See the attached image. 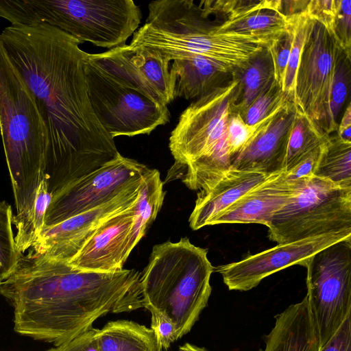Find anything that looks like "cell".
<instances>
[{
  "label": "cell",
  "instance_id": "9",
  "mask_svg": "<svg viewBox=\"0 0 351 351\" xmlns=\"http://www.w3.org/2000/svg\"><path fill=\"white\" fill-rule=\"evenodd\" d=\"M304 267L306 295L322 348L351 313V237L319 250Z\"/></svg>",
  "mask_w": 351,
  "mask_h": 351
},
{
  "label": "cell",
  "instance_id": "18",
  "mask_svg": "<svg viewBox=\"0 0 351 351\" xmlns=\"http://www.w3.org/2000/svg\"><path fill=\"white\" fill-rule=\"evenodd\" d=\"M310 178L293 179L285 171L270 175L211 219L208 226L260 223L267 226L273 215L286 205Z\"/></svg>",
  "mask_w": 351,
  "mask_h": 351
},
{
  "label": "cell",
  "instance_id": "8",
  "mask_svg": "<svg viewBox=\"0 0 351 351\" xmlns=\"http://www.w3.org/2000/svg\"><path fill=\"white\" fill-rule=\"evenodd\" d=\"M84 71L93 110L113 138L149 134L169 122L167 106L108 75L88 60Z\"/></svg>",
  "mask_w": 351,
  "mask_h": 351
},
{
  "label": "cell",
  "instance_id": "16",
  "mask_svg": "<svg viewBox=\"0 0 351 351\" xmlns=\"http://www.w3.org/2000/svg\"><path fill=\"white\" fill-rule=\"evenodd\" d=\"M297 112L293 98L290 97L259 122L250 141L234 158L230 169L266 176L284 171L288 142Z\"/></svg>",
  "mask_w": 351,
  "mask_h": 351
},
{
  "label": "cell",
  "instance_id": "27",
  "mask_svg": "<svg viewBox=\"0 0 351 351\" xmlns=\"http://www.w3.org/2000/svg\"><path fill=\"white\" fill-rule=\"evenodd\" d=\"M313 176L342 189H351V143L336 134L323 145Z\"/></svg>",
  "mask_w": 351,
  "mask_h": 351
},
{
  "label": "cell",
  "instance_id": "45",
  "mask_svg": "<svg viewBox=\"0 0 351 351\" xmlns=\"http://www.w3.org/2000/svg\"><path fill=\"white\" fill-rule=\"evenodd\" d=\"M0 271H1V264H0ZM0 282L1 283V276H0Z\"/></svg>",
  "mask_w": 351,
  "mask_h": 351
},
{
  "label": "cell",
  "instance_id": "17",
  "mask_svg": "<svg viewBox=\"0 0 351 351\" xmlns=\"http://www.w3.org/2000/svg\"><path fill=\"white\" fill-rule=\"evenodd\" d=\"M136 202L101 223L69 263L85 271L108 273L123 269L132 251L130 241Z\"/></svg>",
  "mask_w": 351,
  "mask_h": 351
},
{
  "label": "cell",
  "instance_id": "26",
  "mask_svg": "<svg viewBox=\"0 0 351 351\" xmlns=\"http://www.w3.org/2000/svg\"><path fill=\"white\" fill-rule=\"evenodd\" d=\"M239 80L240 96L233 111L240 115L274 80V69L271 53L265 47L253 57L247 66L236 69Z\"/></svg>",
  "mask_w": 351,
  "mask_h": 351
},
{
  "label": "cell",
  "instance_id": "21",
  "mask_svg": "<svg viewBox=\"0 0 351 351\" xmlns=\"http://www.w3.org/2000/svg\"><path fill=\"white\" fill-rule=\"evenodd\" d=\"M177 77L175 97L200 98L230 83L235 70L202 56L173 60L171 66Z\"/></svg>",
  "mask_w": 351,
  "mask_h": 351
},
{
  "label": "cell",
  "instance_id": "40",
  "mask_svg": "<svg viewBox=\"0 0 351 351\" xmlns=\"http://www.w3.org/2000/svg\"><path fill=\"white\" fill-rule=\"evenodd\" d=\"M319 351H351V313Z\"/></svg>",
  "mask_w": 351,
  "mask_h": 351
},
{
  "label": "cell",
  "instance_id": "29",
  "mask_svg": "<svg viewBox=\"0 0 351 351\" xmlns=\"http://www.w3.org/2000/svg\"><path fill=\"white\" fill-rule=\"evenodd\" d=\"M280 0H217L202 1L199 3L205 13L215 16L218 24L242 18L252 12L269 9L278 12Z\"/></svg>",
  "mask_w": 351,
  "mask_h": 351
},
{
  "label": "cell",
  "instance_id": "42",
  "mask_svg": "<svg viewBox=\"0 0 351 351\" xmlns=\"http://www.w3.org/2000/svg\"><path fill=\"white\" fill-rule=\"evenodd\" d=\"M309 1H282L280 0L278 12L286 17L306 11Z\"/></svg>",
  "mask_w": 351,
  "mask_h": 351
},
{
  "label": "cell",
  "instance_id": "4",
  "mask_svg": "<svg viewBox=\"0 0 351 351\" xmlns=\"http://www.w3.org/2000/svg\"><path fill=\"white\" fill-rule=\"evenodd\" d=\"M206 249L187 237L155 245L141 274L143 306L173 322L176 340L188 333L208 304L213 266Z\"/></svg>",
  "mask_w": 351,
  "mask_h": 351
},
{
  "label": "cell",
  "instance_id": "41",
  "mask_svg": "<svg viewBox=\"0 0 351 351\" xmlns=\"http://www.w3.org/2000/svg\"><path fill=\"white\" fill-rule=\"evenodd\" d=\"M322 147L316 150L308 158L299 164L292 170L287 172L288 175L293 179L310 178L313 177L319 158Z\"/></svg>",
  "mask_w": 351,
  "mask_h": 351
},
{
  "label": "cell",
  "instance_id": "23",
  "mask_svg": "<svg viewBox=\"0 0 351 351\" xmlns=\"http://www.w3.org/2000/svg\"><path fill=\"white\" fill-rule=\"evenodd\" d=\"M165 193L160 172L149 168L142 177L134 208L130 241L132 250L156 219L162 208Z\"/></svg>",
  "mask_w": 351,
  "mask_h": 351
},
{
  "label": "cell",
  "instance_id": "46",
  "mask_svg": "<svg viewBox=\"0 0 351 351\" xmlns=\"http://www.w3.org/2000/svg\"><path fill=\"white\" fill-rule=\"evenodd\" d=\"M1 283L0 282V285H1Z\"/></svg>",
  "mask_w": 351,
  "mask_h": 351
},
{
  "label": "cell",
  "instance_id": "2",
  "mask_svg": "<svg viewBox=\"0 0 351 351\" xmlns=\"http://www.w3.org/2000/svg\"><path fill=\"white\" fill-rule=\"evenodd\" d=\"M140 277L134 269L85 271L29 252L1 282L0 293L14 307L16 332L57 346L110 312L143 306Z\"/></svg>",
  "mask_w": 351,
  "mask_h": 351
},
{
  "label": "cell",
  "instance_id": "19",
  "mask_svg": "<svg viewBox=\"0 0 351 351\" xmlns=\"http://www.w3.org/2000/svg\"><path fill=\"white\" fill-rule=\"evenodd\" d=\"M258 351H319V339L306 295L274 317Z\"/></svg>",
  "mask_w": 351,
  "mask_h": 351
},
{
  "label": "cell",
  "instance_id": "37",
  "mask_svg": "<svg viewBox=\"0 0 351 351\" xmlns=\"http://www.w3.org/2000/svg\"><path fill=\"white\" fill-rule=\"evenodd\" d=\"M151 328L154 332L158 343L162 350H167L171 343L176 341L173 322L162 313L151 310Z\"/></svg>",
  "mask_w": 351,
  "mask_h": 351
},
{
  "label": "cell",
  "instance_id": "36",
  "mask_svg": "<svg viewBox=\"0 0 351 351\" xmlns=\"http://www.w3.org/2000/svg\"><path fill=\"white\" fill-rule=\"evenodd\" d=\"M289 22L288 31L267 47L273 61L274 80L282 89L293 39V27L289 20Z\"/></svg>",
  "mask_w": 351,
  "mask_h": 351
},
{
  "label": "cell",
  "instance_id": "10",
  "mask_svg": "<svg viewBox=\"0 0 351 351\" xmlns=\"http://www.w3.org/2000/svg\"><path fill=\"white\" fill-rule=\"evenodd\" d=\"M342 53L332 34L314 20L298 64L293 101L298 111L324 136L337 132L338 127L330 101L336 65Z\"/></svg>",
  "mask_w": 351,
  "mask_h": 351
},
{
  "label": "cell",
  "instance_id": "24",
  "mask_svg": "<svg viewBox=\"0 0 351 351\" xmlns=\"http://www.w3.org/2000/svg\"><path fill=\"white\" fill-rule=\"evenodd\" d=\"M52 194L44 178L28 204L16 215L12 223L16 229L14 241L19 253H24L36 242L45 226V218Z\"/></svg>",
  "mask_w": 351,
  "mask_h": 351
},
{
  "label": "cell",
  "instance_id": "32",
  "mask_svg": "<svg viewBox=\"0 0 351 351\" xmlns=\"http://www.w3.org/2000/svg\"><path fill=\"white\" fill-rule=\"evenodd\" d=\"M290 97H292L285 94L274 80L241 117L246 124L255 125L273 113Z\"/></svg>",
  "mask_w": 351,
  "mask_h": 351
},
{
  "label": "cell",
  "instance_id": "33",
  "mask_svg": "<svg viewBox=\"0 0 351 351\" xmlns=\"http://www.w3.org/2000/svg\"><path fill=\"white\" fill-rule=\"evenodd\" d=\"M351 59L343 52L335 71L331 88L330 107L332 116L337 123V117L347 99L351 82Z\"/></svg>",
  "mask_w": 351,
  "mask_h": 351
},
{
  "label": "cell",
  "instance_id": "11",
  "mask_svg": "<svg viewBox=\"0 0 351 351\" xmlns=\"http://www.w3.org/2000/svg\"><path fill=\"white\" fill-rule=\"evenodd\" d=\"M240 96L239 80L197 99L180 114L171 132L169 147L180 169L226 144L228 121Z\"/></svg>",
  "mask_w": 351,
  "mask_h": 351
},
{
  "label": "cell",
  "instance_id": "3",
  "mask_svg": "<svg viewBox=\"0 0 351 351\" xmlns=\"http://www.w3.org/2000/svg\"><path fill=\"white\" fill-rule=\"evenodd\" d=\"M148 10L130 45L158 51L169 61L202 56L243 69L265 47L252 36L219 31L218 23L193 0L154 1Z\"/></svg>",
  "mask_w": 351,
  "mask_h": 351
},
{
  "label": "cell",
  "instance_id": "43",
  "mask_svg": "<svg viewBox=\"0 0 351 351\" xmlns=\"http://www.w3.org/2000/svg\"><path fill=\"white\" fill-rule=\"evenodd\" d=\"M337 136L343 141L351 143V105L348 103L337 130Z\"/></svg>",
  "mask_w": 351,
  "mask_h": 351
},
{
  "label": "cell",
  "instance_id": "14",
  "mask_svg": "<svg viewBox=\"0 0 351 351\" xmlns=\"http://www.w3.org/2000/svg\"><path fill=\"white\" fill-rule=\"evenodd\" d=\"M351 234H331L276 246L245 258L214 268L221 274L229 290L247 291L269 276L292 265L305 266L308 259L319 250Z\"/></svg>",
  "mask_w": 351,
  "mask_h": 351
},
{
  "label": "cell",
  "instance_id": "12",
  "mask_svg": "<svg viewBox=\"0 0 351 351\" xmlns=\"http://www.w3.org/2000/svg\"><path fill=\"white\" fill-rule=\"evenodd\" d=\"M149 168L120 154L95 171L52 195L45 226L60 223L99 206L139 181Z\"/></svg>",
  "mask_w": 351,
  "mask_h": 351
},
{
  "label": "cell",
  "instance_id": "34",
  "mask_svg": "<svg viewBox=\"0 0 351 351\" xmlns=\"http://www.w3.org/2000/svg\"><path fill=\"white\" fill-rule=\"evenodd\" d=\"M258 123L255 125H249L244 122L238 112L233 110L231 112L227 125L226 144L232 162L235 156L250 141Z\"/></svg>",
  "mask_w": 351,
  "mask_h": 351
},
{
  "label": "cell",
  "instance_id": "22",
  "mask_svg": "<svg viewBox=\"0 0 351 351\" xmlns=\"http://www.w3.org/2000/svg\"><path fill=\"white\" fill-rule=\"evenodd\" d=\"M96 341L98 351H162L151 328L129 320L108 322Z\"/></svg>",
  "mask_w": 351,
  "mask_h": 351
},
{
  "label": "cell",
  "instance_id": "25",
  "mask_svg": "<svg viewBox=\"0 0 351 351\" xmlns=\"http://www.w3.org/2000/svg\"><path fill=\"white\" fill-rule=\"evenodd\" d=\"M289 27L288 19L279 12L264 9L242 18L218 24L220 32L250 35L266 47L286 33Z\"/></svg>",
  "mask_w": 351,
  "mask_h": 351
},
{
  "label": "cell",
  "instance_id": "5",
  "mask_svg": "<svg viewBox=\"0 0 351 351\" xmlns=\"http://www.w3.org/2000/svg\"><path fill=\"white\" fill-rule=\"evenodd\" d=\"M0 132L19 213L45 178L48 133L34 96L1 40Z\"/></svg>",
  "mask_w": 351,
  "mask_h": 351
},
{
  "label": "cell",
  "instance_id": "6",
  "mask_svg": "<svg viewBox=\"0 0 351 351\" xmlns=\"http://www.w3.org/2000/svg\"><path fill=\"white\" fill-rule=\"evenodd\" d=\"M0 17L11 24L47 23L82 43L110 49L126 45L141 11L132 0H0Z\"/></svg>",
  "mask_w": 351,
  "mask_h": 351
},
{
  "label": "cell",
  "instance_id": "15",
  "mask_svg": "<svg viewBox=\"0 0 351 351\" xmlns=\"http://www.w3.org/2000/svg\"><path fill=\"white\" fill-rule=\"evenodd\" d=\"M141 179L99 206L60 223L44 226L29 252L50 259L69 262L101 223L135 203Z\"/></svg>",
  "mask_w": 351,
  "mask_h": 351
},
{
  "label": "cell",
  "instance_id": "39",
  "mask_svg": "<svg viewBox=\"0 0 351 351\" xmlns=\"http://www.w3.org/2000/svg\"><path fill=\"white\" fill-rule=\"evenodd\" d=\"M97 330L91 328L73 339L47 351H98Z\"/></svg>",
  "mask_w": 351,
  "mask_h": 351
},
{
  "label": "cell",
  "instance_id": "28",
  "mask_svg": "<svg viewBox=\"0 0 351 351\" xmlns=\"http://www.w3.org/2000/svg\"><path fill=\"white\" fill-rule=\"evenodd\" d=\"M328 137L319 133L307 117L298 111L288 142L284 171L289 172L304 161Z\"/></svg>",
  "mask_w": 351,
  "mask_h": 351
},
{
  "label": "cell",
  "instance_id": "20",
  "mask_svg": "<svg viewBox=\"0 0 351 351\" xmlns=\"http://www.w3.org/2000/svg\"><path fill=\"white\" fill-rule=\"evenodd\" d=\"M269 176L230 169L211 187L199 191L189 217L191 228L199 230Z\"/></svg>",
  "mask_w": 351,
  "mask_h": 351
},
{
  "label": "cell",
  "instance_id": "35",
  "mask_svg": "<svg viewBox=\"0 0 351 351\" xmlns=\"http://www.w3.org/2000/svg\"><path fill=\"white\" fill-rule=\"evenodd\" d=\"M335 4L332 34L343 52L351 59V1L335 0Z\"/></svg>",
  "mask_w": 351,
  "mask_h": 351
},
{
  "label": "cell",
  "instance_id": "30",
  "mask_svg": "<svg viewBox=\"0 0 351 351\" xmlns=\"http://www.w3.org/2000/svg\"><path fill=\"white\" fill-rule=\"evenodd\" d=\"M293 27V39L285 73L283 92L293 98L295 82L300 59L308 34L313 25L306 12L287 17Z\"/></svg>",
  "mask_w": 351,
  "mask_h": 351
},
{
  "label": "cell",
  "instance_id": "1",
  "mask_svg": "<svg viewBox=\"0 0 351 351\" xmlns=\"http://www.w3.org/2000/svg\"><path fill=\"white\" fill-rule=\"evenodd\" d=\"M0 40L45 121V174L52 195L120 154L91 106L84 71L88 53L80 41L47 23L11 24Z\"/></svg>",
  "mask_w": 351,
  "mask_h": 351
},
{
  "label": "cell",
  "instance_id": "38",
  "mask_svg": "<svg viewBox=\"0 0 351 351\" xmlns=\"http://www.w3.org/2000/svg\"><path fill=\"white\" fill-rule=\"evenodd\" d=\"M306 12L309 17L322 24L332 33L336 12L335 0H311Z\"/></svg>",
  "mask_w": 351,
  "mask_h": 351
},
{
  "label": "cell",
  "instance_id": "13",
  "mask_svg": "<svg viewBox=\"0 0 351 351\" xmlns=\"http://www.w3.org/2000/svg\"><path fill=\"white\" fill-rule=\"evenodd\" d=\"M88 60L163 105L176 98V75L170 61L158 51L125 45L100 53H88Z\"/></svg>",
  "mask_w": 351,
  "mask_h": 351
},
{
  "label": "cell",
  "instance_id": "44",
  "mask_svg": "<svg viewBox=\"0 0 351 351\" xmlns=\"http://www.w3.org/2000/svg\"><path fill=\"white\" fill-rule=\"evenodd\" d=\"M180 351H209L204 348L198 347L189 343H186L179 348Z\"/></svg>",
  "mask_w": 351,
  "mask_h": 351
},
{
  "label": "cell",
  "instance_id": "31",
  "mask_svg": "<svg viewBox=\"0 0 351 351\" xmlns=\"http://www.w3.org/2000/svg\"><path fill=\"white\" fill-rule=\"evenodd\" d=\"M12 206L0 201V276L1 282L16 269L22 254L17 250L12 230Z\"/></svg>",
  "mask_w": 351,
  "mask_h": 351
},
{
  "label": "cell",
  "instance_id": "7",
  "mask_svg": "<svg viewBox=\"0 0 351 351\" xmlns=\"http://www.w3.org/2000/svg\"><path fill=\"white\" fill-rule=\"evenodd\" d=\"M267 227L269 239L278 244L351 234V189L313 176L273 215Z\"/></svg>",
  "mask_w": 351,
  "mask_h": 351
}]
</instances>
